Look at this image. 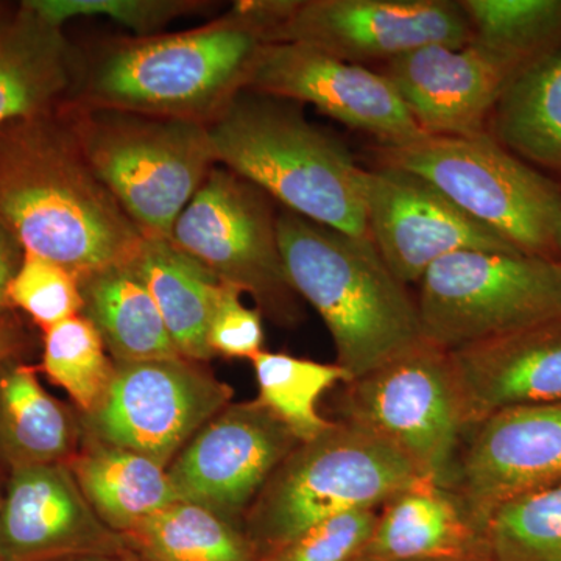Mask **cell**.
Masks as SVG:
<instances>
[{"label":"cell","instance_id":"cell-1","mask_svg":"<svg viewBox=\"0 0 561 561\" xmlns=\"http://www.w3.org/2000/svg\"><path fill=\"white\" fill-rule=\"evenodd\" d=\"M0 221L24 253L79 278L130 264L144 239L92 172L72 127L49 114L0 130Z\"/></svg>","mask_w":561,"mask_h":561},{"label":"cell","instance_id":"cell-12","mask_svg":"<svg viewBox=\"0 0 561 561\" xmlns=\"http://www.w3.org/2000/svg\"><path fill=\"white\" fill-rule=\"evenodd\" d=\"M198 364L186 357L114 362L105 398L94 412L83 415L88 440L171 467L194 435L231 404L234 394L228 383Z\"/></svg>","mask_w":561,"mask_h":561},{"label":"cell","instance_id":"cell-16","mask_svg":"<svg viewBox=\"0 0 561 561\" xmlns=\"http://www.w3.org/2000/svg\"><path fill=\"white\" fill-rule=\"evenodd\" d=\"M367 231L405 286L420 283L432 264L459 251H518L430 181L387 164L368 171Z\"/></svg>","mask_w":561,"mask_h":561},{"label":"cell","instance_id":"cell-20","mask_svg":"<svg viewBox=\"0 0 561 561\" xmlns=\"http://www.w3.org/2000/svg\"><path fill=\"white\" fill-rule=\"evenodd\" d=\"M483 552L481 531L453 491L421 479L379 508L360 559L460 561Z\"/></svg>","mask_w":561,"mask_h":561},{"label":"cell","instance_id":"cell-25","mask_svg":"<svg viewBox=\"0 0 561 561\" xmlns=\"http://www.w3.org/2000/svg\"><path fill=\"white\" fill-rule=\"evenodd\" d=\"M69 467L92 511L119 535L179 501L168 468L142 454L88 440Z\"/></svg>","mask_w":561,"mask_h":561},{"label":"cell","instance_id":"cell-32","mask_svg":"<svg viewBox=\"0 0 561 561\" xmlns=\"http://www.w3.org/2000/svg\"><path fill=\"white\" fill-rule=\"evenodd\" d=\"M7 300L31 316L44 331L80 316L83 309L79 276L31 253H24L7 289Z\"/></svg>","mask_w":561,"mask_h":561},{"label":"cell","instance_id":"cell-3","mask_svg":"<svg viewBox=\"0 0 561 561\" xmlns=\"http://www.w3.org/2000/svg\"><path fill=\"white\" fill-rule=\"evenodd\" d=\"M217 162L324 227L368 236L367 179L334 136L286 102L241 94L209 125Z\"/></svg>","mask_w":561,"mask_h":561},{"label":"cell","instance_id":"cell-41","mask_svg":"<svg viewBox=\"0 0 561 561\" xmlns=\"http://www.w3.org/2000/svg\"><path fill=\"white\" fill-rule=\"evenodd\" d=\"M356 561H373V560L359 559V560H356ZM460 561H461V560H460Z\"/></svg>","mask_w":561,"mask_h":561},{"label":"cell","instance_id":"cell-15","mask_svg":"<svg viewBox=\"0 0 561 561\" xmlns=\"http://www.w3.org/2000/svg\"><path fill=\"white\" fill-rule=\"evenodd\" d=\"M561 483V402L494 413L465 435L449 491L481 531L491 513Z\"/></svg>","mask_w":561,"mask_h":561},{"label":"cell","instance_id":"cell-10","mask_svg":"<svg viewBox=\"0 0 561 561\" xmlns=\"http://www.w3.org/2000/svg\"><path fill=\"white\" fill-rule=\"evenodd\" d=\"M171 241L220 283L250 294L279 324L301 319L280 256L278 214L260 187L217 165L172 228Z\"/></svg>","mask_w":561,"mask_h":561},{"label":"cell","instance_id":"cell-18","mask_svg":"<svg viewBox=\"0 0 561 561\" xmlns=\"http://www.w3.org/2000/svg\"><path fill=\"white\" fill-rule=\"evenodd\" d=\"M427 136H478L513 81L504 66L474 44H432L379 68Z\"/></svg>","mask_w":561,"mask_h":561},{"label":"cell","instance_id":"cell-29","mask_svg":"<svg viewBox=\"0 0 561 561\" xmlns=\"http://www.w3.org/2000/svg\"><path fill=\"white\" fill-rule=\"evenodd\" d=\"M257 383V402L268 409L298 438L311 442L334 421L319 413L320 398L351 375L339 364L301 359L287 353L261 351L251 359Z\"/></svg>","mask_w":561,"mask_h":561},{"label":"cell","instance_id":"cell-40","mask_svg":"<svg viewBox=\"0 0 561 561\" xmlns=\"http://www.w3.org/2000/svg\"><path fill=\"white\" fill-rule=\"evenodd\" d=\"M461 561H489L485 556V551L478 553V556L470 557V559L461 560Z\"/></svg>","mask_w":561,"mask_h":561},{"label":"cell","instance_id":"cell-28","mask_svg":"<svg viewBox=\"0 0 561 561\" xmlns=\"http://www.w3.org/2000/svg\"><path fill=\"white\" fill-rule=\"evenodd\" d=\"M471 44L512 73L513 80L561 51V0H461Z\"/></svg>","mask_w":561,"mask_h":561},{"label":"cell","instance_id":"cell-39","mask_svg":"<svg viewBox=\"0 0 561 561\" xmlns=\"http://www.w3.org/2000/svg\"><path fill=\"white\" fill-rule=\"evenodd\" d=\"M9 300L7 298L0 297V317L7 316V308H9Z\"/></svg>","mask_w":561,"mask_h":561},{"label":"cell","instance_id":"cell-38","mask_svg":"<svg viewBox=\"0 0 561 561\" xmlns=\"http://www.w3.org/2000/svg\"><path fill=\"white\" fill-rule=\"evenodd\" d=\"M58 561H142L128 549L124 552L114 553H87V556L69 557Z\"/></svg>","mask_w":561,"mask_h":561},{"label":"cell","instance_id":"cell-35","mask_svg":"<svg viewBox=\"0 0 561 561\" xmlns=\"http://www.w3.org/2000/svg\"><path fill=\"white\" fill-rule=\"evenodd\" d=\"M242 291L224 284L210 320L208 343L214 356L253 359L264 351V321L260 309L241 300Z\"/></svg>","mask_w":561,"mask_h":561},{"label":"cell","instance_id":"cell-21","mask_svg":"<svg viewBox=\"0 0 561 561\" xmlns=\"http://www.w3.org/2000/svg\"><path fill=\"white\" fill-rule=\"evenodd\" d=\"M130 264L157 302L181 356L194 362L214 357L208 334L224 283L171 239L158 236H144Z\"/></svg>","mask_w":561,"mask_h":561},{"label":"cell","instance_id":"cell-33","mask_svg":"<svg viewBox=\"0 0 561 561\" xmlns=\"http://www.w3.org/2000/svg\"><path fill=\"white\" fill-rule=\"evenodd\" d=\"M22 5L51 27L61 28L65 22L77 18L103 16L147 35L197 9L198 3L184 0H31Z\"/></svg>","mask_w":561,"mask_h":561},{"label":"cell","instance_id":"cell-24","mask_svg":"<svg viewBox=\"0 0 561 561\" xmlns=\"http://www.w3.org/2000/svg\"><path fill=\"white\" fill-rule=\"evenodd\" d=\"M81 316L94 324L114 362L183 357L173 345L160 309L131 264L80 276Z\"/></svg>","mask_w":561,"mask_h":561},{"label":"cell","instance_id":"cell-42","mask_svg":"<svg viewBox=\"0 0 561 561\" xmlns=\"http://www.w3.org/2000/svg\"><path fill=\"white\" fill-rule=\"evenodd\" d=\"M0 505H2V500H0Z\"/></svg>","mask_w":561,"mask_h":561},{"label":"cell","instance_id":"cell-6","mask_svg":"<svg viewBox=\"0 0 561 561\" xmlns=\"http://www.w3.org/2000/svg\"><path fill=\"white\" fill-rule=\"evenodd\" d=\"M381 164L416 173L513 249L561 262V183L491 133L423 136L379 147Z\"/></svg>","mask_w":561,"mask_h":561},{"label":"cell","instance_id":"cell-11","mask_svg":"<svg viewBox=\"0 0 561 561\" xmlns=\"http://www.w3.org/2000/svg\"><path fill=\"white\" fill-rule=\"evenodd\" d=\"M264 43H294L339 60L379 68L408 51L465 47L471 27L453 0H262L243 2Z\"/></svg>","mask_w":561,"mask_h":561},{"label":"cell","instance_id":"cell-14","mask_svg":"<svg viewBox=\"0 0 561 561\" xmlns=\"http://www.w3.org/2000/svg\"><path fill=\"white\" fill-rule=\"evenodd\" d=\"M247 90L278 101L311 103L345 127L375 136L381 147H400L427 136L379 70L302 44H262Z\"/></svg>","mask_w":561,"mask_h":561},{"label":"cell","instance_id":"cell-36","mask_svg":"<svg viewBox=\"0 0 561 561\" xmlns=\"http://www.w3.org/2000/svg\"><path fill=\"white\" fill-rule=\"evenodd\" d=\"M22 260L24 250L9 228L0 221V297L7 298V289L21 267Z\"/></svg>","mask_w":561,"mask_h":561},{"label":"cell","instance_id":"cell-37","mask_svg":"<svg viewBox=\"0 0 561 561\" xmlns=\"http://www.w3.org/2000/svg\"><path fill=\"white\" fill-rule=\"evenodd\" d=\"M22 345L20 327L9 316L0 317V365L14 359Z\"/></svg>","mask_w":561,"mask_h":561},{"label":"cell","instance_id":"cell-13","mask_svg":"<svg viewBox=\"0 0 561 561\" xmlns=\"http://www.w3.org/2000/svg\"><path fill=\"white\" fill-rule=\"evenodd\" d=\"M298 443L257 400L230 404L184 446L169 478L179 501L239 524Z\"/></svg>","mask_w":561,"mask_h":561},{"label":"cell","instance_id":"cell-4","mask_svg":"<svg viewBox=\"0 0 561 561\" xmlns=\"http://www.w3.org/2000/svg\"><path fill=\"white\" fill-rule=\"evenodd\" d=\"M264 43L261 25L236 3L203 27L142 36L110 51L92 72L94 110L209 125L241 92Z\"/></svg>","mask_w":561,"mask_h":561},{"label":"cell","instance_id":"cell-23","mask_svg":"<svg viewBox=\"0 0 561 561\" xmlns=\"http://www.w3.org/2000/svg\"><path fill=\"white\" fill-rule=\"evenodd\" d=\"M80 427L72 412L41 386L31 365H0V460L11 470L31 465L69 463Z\"/></svg>","mask_w":561,"mask_h":561},{"label":"cell","instance_id":"cell-9","mask_svg":"<svg viewBox=\"0 0 561 561\" xmlns=\"http://www.w3.org/2000/svg\"><path fill=\"white\" fill-rule=\"evenodd\" d=\"M335 409L337 421L381 438L449 490L468 431L449 351L426 341L412 346L343 383Z\"/></svg>","mask_w":561,"mask_h":561},{"label":"cell","instance_id":"cell-27","mask_svg":"<svg viewBox=\"0 0 561 561\" xmlns=\"http://www.w3.org/2000/svg\"><path fill=\"white\" fill-rule=\"evenodd\" d=\"M142 561H257L260 553L239 524L176 501L122 535Z\"/></svg>","mask_w":561,"mask_h":561},{"label":"cell","instance_id":"cell-7","mask_svg":"<svg viewBox=\"0 0 561 561\" xmlns=\"http://www.w3.org/2000/svg\"><path fill=\"white\" fill-rule=\"evenodd\" d=\"M83 157L144 236L173 225L217 162L208 125L92 110L70 125Z\"/></svg>","mask_w":561,"mask_h":561},{"label":"cell","instance_id":"cell-22","mask_svg":"<svg viewBox=\"0 0 561 561\" xmlns=\"http://www.w3.org/2000/svg\"><path fill=\"white\" fill-rule=\"evenodd\" d=\"M68 84L61 28L24 5L14 20L0 22V130L49 114Z\"/></svg>","mask_w":561,"mask_h":561},{"label":"cell","instance_id":"cell-26","mask_svg":"<svg viewBox=\"0 0 561 561\" xmlns=\"http://www.w3.org/2000/svg\"><path fill=\"white\" fill-rule=\"evenodd\" d=\"M491 135L561 183V51L519 73L491 116Z\"/></svg>","mask_w":561,"mask_h":561},{"label":"cell","instance_id":"cell-30","mask_svg":"<svg viewBox=\"0 0 561 561\" xmlns=\"http://www.w3.org/2000/svg\"><path fill=\"white\" fill-rule=\"evenodd\" d=\"M41 368L83 415L101 405L114 376V360L101 334L81 313L44 331Z\"/></svg>","mask_w":561,"mask_h":561},{"label":"cell","instance_id":"cell-8","mask_svg":"<svg viewBox=\"0 0 561 561\" xmlns=\"http://www.w3.org/2000/svg\"><path fill=\"white\" fill-rule=\"evenodd\" d=\"M423 339L446 351L561 319V262L519 251H459L420 279Z\"/></svg>","mask_w":561,"mask_h":561},{"label":"cell","instance_id":"cell-34","mask_svg":"<svg viewBox=\"0 0 561 561\" xmlns=\"http://www.w3.org/2000/svg\"><path fill=\"white\" fill-rule=\"evenodd\" d=\"M378 511H357L302 531L257 561H356L367 548Z\"/></svg>","mask_w":561,"mask_h":561},{"label":"cell","instance_id":"cell-5","mask_svg":"<svg viewBox=\"0 0 561 561\" xmlns=\"http://www.w3.org/2000/svg\"><path fill=\"white\" fill-rule=\"evenodd\" d=\"M421 479L401 453L345 421L298 443L276 468L243 523L257 553L273 551L302 531L357 511H378Z\"/></svg>","mask_w":561,"mask_h":561},{"label":"cell","instance_id":"cell-2","mask_svg":"<svg viewBox=\"0 0 561 561\" xmlns=\"http://www.w3.org/2000/svg\"><path fill=\"white\" fill-rule=\"evenodd\" d=\"M280 256L290 286L330 331L335 364L359 378L423 342L419 306L370 236L278 214Z\"/></svg>","mask_w":561,"mask_h":561},{"label":"cell","instance_id":"cell-17","mask_svg":"<svg viewBox=\"0 0 561 561\" xmlns=\"http://www.w3.org/2000/svg\"><path fill=\"white\" fill-rule=\"evenodd\" d=\"M128 551L92 511L69 463L10 471L0 505V561H58Z\"/></svg>","mask_w":561,"mask_h":561},{"label":"cell","instance_id":"cell-31","mask_svg":"<svg viewBox=\"0 0 561 561\" xmlns=\"http://www.w3.org/2000/svg\"><path fill=\"white\" fill-rule=\"evenodd\" d=\"M482 542L489 561H561V483L501 505Z\"/></svg>","mask_w":561,"mask_h":561},{"label":"cell","instance_id":"cell-19","mask_svg":"<svg viewBox=\"0 0 561 561\" xmlns=\"http://www.w3.org/2000/svg\"><path fill=\"white\" fill-rule=\"evenodd\" d=\"M468 430L494 413L561 402V319L449 351Z\"/></svg>","mask_w":561,"mask_h":561}]
</instances>
